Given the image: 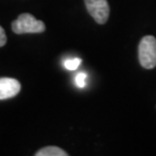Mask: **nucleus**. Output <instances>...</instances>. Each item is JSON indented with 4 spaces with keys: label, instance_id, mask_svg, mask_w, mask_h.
I'll return each instance as SVG.
<instances>
[{
    "label": "nucleus",
    "instance_id": "nucleus-8",
    "mask_svg": "<svg viewBox=\"0 0 156 156\" xmlns=\"http://www.w3.org/2000/svg\"><path fill=\"white\" fill-rule=\"evenodd\" d=\"M6 35L2 27H0V47H3L6 44Z\"/></svg>",
    "mask_w": 156,
    "mask_h": 156
},
{
    "label": "nucleus",
    "instance_id": "nucleus-2",
    "mask_svg": "<svg viewBox=\"0 0 156 156\" xmlns=\"http://www.w3.org/2000/svg\"><path fill=\"white\" fill-rule=\"evenodd\" d=\"M45 23L42 20H36L30 13H23L12 23V30L15 34H38L45 30Z\"/></svg>",
    "mask_w": 156,
    "mask_h": 156
},
{
    "label": "nucleus",
    "instance_id": "nucleus-4",
    "mask_svg": "<svg viewBox=\"0 0 156 156\" xmlns=\"http://www.w3.org/2000/svg\"><path fill=\"white\" fill-rule=\"evenodd\" d=\"M20 83L14 78H0V99L13 98L20 92Z\"/></svg>",
    "mask_w": 156,
    "mask_h": 156
},
{
    "label": "nucleus",
    "instance_id": "nucleus-1",
    "mask_svg": "<svg viewBox=\"0 0 156 156\" xmlns=\"http://www.w3.org/2000/svg\"><path fill=\"white\" fill-rule=\"evenodd\" d=\"M138 57L141 66L153 69L156 66V39L153 36L144 37L138 47Z\"/></svg>",
    "mask_w": 156,
    "mask_h": 156
},
{
    "label": "nucleus",
    "instance_id": "nucleus-7",
    "mask_svg": "<svg viewBox=\"0 0 156 156\" xmlns=\"http://www.w3.org/2000/svg\"><path fill=\"white\" fill-rule=\"evenodd\" d=\"M86 79H87V74L84 72H80L75 76L74 82H75L78 88H83L86 85Z\"/></svg>",
    "mask_w": 156,
    "mask_h": 156
},
{
    "label": "nucleus",
    "instance_id": "nucleus-5",
    "mask_svg": "<svg viewBox=\"0 0 156 156\" xmlns=\"http://www.w3.org/2000/svg\"><path fill=\"white\" fill-rule=\"evenodd\" d=\"M68 153L63 149L56 147V146H48L41 149L36 153V156H67Z\"/></svg>",
    "mask_w": 156,
    "mask_h": 156
},
{
    "label": "nucleus",
    "instance_id": "nucleus-3",
    "mask_svg": "<svg viewBox=\"0 0 156 156\" xmlns=\"http://www.w3.org/2000/svg\"><path fill=\"white\" fill-rule=\"evenodd\" d=\"M85 6L88 13L96 23L104 24L110 15V6L107 0H85Z\"/></svg>",
    "mask_w": 156,
    "mask_h": 156
},
{
    "label": "nucleus",
    "instance_id": "nucleus-6",
    "mask_svg": "<svg viewBox=\"0 0 156 156\" xmlns=\"http://www.w3.org/2000/svg\"><path fill=\"white\" fill-rule=\"evenodd\" d=\"M81 64V59L80 58H72V59H67L64 61V67L67 70H76L79 65Z\"/></svg>",
    "mask_w": 156,
    "mask_h": 156
}]
</instances>
